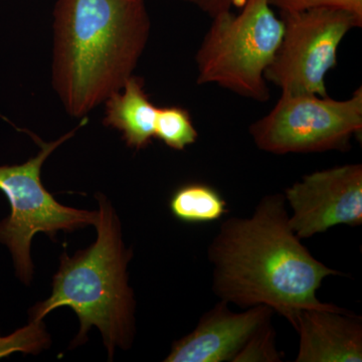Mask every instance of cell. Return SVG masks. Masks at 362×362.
<instances>
[{
	"label": "cell",
	"instance_id": "cell-17",
	"mask_svg": "<svg viewBox=\"0 0 362 362\" xmlns=\"http://www.w3.org/2000/svg\"><path fill=\"white\" fill-rule=\"evenodd\" d=\"M188 4L199 7L211 18L221 13L230 11L233 7H242L247 0H185Z\"/></svg>",
	"mask_w": 362,
	"mask_h": 362
},
{
	"label": "cell",
	"instance_id": "cell-16",
	"mask_svg": "<svg viewBox=\"0 0 362 362\" xmlns=\"http://www.w3.org/2000/svg\"><path fill=\"white\" fill-rule=\"evenodd\" d=\"M280 13L309 11V9H340L362 18V0H269Z\"/></svg>",
	"mask_w": 362,
	"mask_h": 362
},
{
	"label": "cell",
	"instance_id": "cell-12",
	"mask_svg": "<svg viewBox=\"0 0 362 362\" xmlns=\"http://www.w3.org/2000/svg\"><path fill=\"white\" fill-rule=\"evenodd\" d=\"M169 209L182 223H207L221 220L228 213V204L216 188L206 183L190 182L173 192Z\"/></svg>",
	"mask_w": 362,
	"mask_h": 362
},
{
	"label": "cell",
	"instance_id": "cell-3",
	"mask_svg": "<svg viewBox=\"0 0 362 362\" xmlns=\"http://www.w3.org/2000/svg\"><path fill=\"white\" fill-rule=\"evenodd\" d=\"M97 199L96 242L74 256L62 255L51 297L33 307L30 321L42 322L49 312L70 307L80 320V331L71 345L85 343L95 326L103 337L111 361L116 347L129 349L134 339L135 300L127 275L133 254L124 245L113 206L103 195Z\"/></svg>",
	"mask_w": 362,
	"mask_h": 362
},
{
	"label": "cell",
	"instance_id": "cell-14",
	"mask_svg": "<svg viewBox=\"0 0 362 362\" xmlns=\"http://www.w3.org/2000/svg\"><path fill=\"white\" fill-rule=\"evenodd\" d=\"M283 354L276 345V331L272 321L252 333L233 362H281Z\"/></svg>",
	"mask_w": 362,
	"mask_h": 362
},
{
	"label": "cell",
	"instance_id": "cell-11",
	"mask_svg": "<svg viewBox=\"0 0 362 362\" xmlns=\"http://www.w3.org/2000/svg\"><path fill=\"white\" fill-rule=\"evenodd\" d=\"M105 126L122 134L128 147L141 150L154 138L157 107L150 101L141 78L131 76L122 89L105 101Z\"/></svg>",
	"mask_w": 362,
	"mask_h": 362
},
{
	"label": "cell",
	"instance_id": "cell-2",
	"mask_svg": "<svg viewBox=\"0 0 362 362\" xmlns=\"http://www.w3.org/2000/svg\"><path fill=\"white\" fill-rule=\"evenodd\" d=\"M52 85L73 117L122 89L150 33L144 0H58Z\"/></svg>",
	"mask_w": 362,
	"mask_h": 362
},
{
	"label": "cell",
	"instance_id": "cell-15",
	"mask_svg": "<svg viewBox=\"0 0 362 362\" xmlns=\"http://www.w3.org/2000/svg\"><path fill=\"white\" fill-rule=\"evenodd\" d=\"M42 322L30 321L28 327L13 333L8 337H0V357L13 351L35 352L44 349L49 338L42 327Z\"/></svg>",
	"mask_w": 362,
	"mask_h": 362
},
{
	"label": "cell",
	"instance_id": "cell-9",
	"mask_svg": "<svg viewBox=\"0 0 362 362\" xmlns=\"http://www.w3.org/2000/svg\"><path fill=\"white\" fill-rule=\"evenodd\" d=\"M228 303L214 305L199 318L197 327L173 343L165 362H233L255 331L272 321L265 305L233 312Z\"/></svg>",
	"mask_w": 362,
	"mask_h": 362
},
{
	"label": "cell",
	"instance_id": "cell-10",
	"mask_svg": "<svg viewBox=\"0 0 362 362\" xmlns=\"http://www.w3.org/2000/svg\"><path fill=\"white\" fill-rule=\"evenodd\" d=\"M299 335L295 362H361L362 319L327 303L298 311L290 322Z\"/></svg>",
	"mask_w": 362,
	"mask_h": 362
},
{
	"label": "cell",
	"instance_id": "cell-1",
	"mask_svg": "<svg viewBox=\"0 0 362 362\" xmlns=\"http://www.w3.org/2000/svg\"><path fill=\"white\" fill-rule=\"evenodd\" d=\"M211 288L221 301L242 309L265 305L291 322L302 309L322 307L323 281L341 272L324 265L289 223L283 194L259 199L247 218H228L207 247Z\"/></svg>",
	"mask_w": 362,
	"mask_h": 362
},
{
	"label": "cell",
	"instance_id": "cell-13",
	"mask_svg": "<svg viewBox=\"0 0 362 362\" xmlns=\"http://www.w3.org/2000/svg\"><path fill=\"white\" fill-rule=\"evenodd\" d=\"M154 137L173 150H185L197 142L195 129L189 112L180 106L157 108Z\"/></svg>",
	"mask_w": 362,
	"mask_h": 362
},
{
	"label": "cell",
	"instance_id": "cell-6",
	"mask_svg": "<svg viewBox=\"0 0 362 362\" xmlns=\"http://www.w3.org/2000/svg\"><path fill=\"white\" fill-rule=\"evenodd\" d=\"M361 131V87L342 101L282 93L273 109L249 129L259 150L276 156L344 151Z\"/></svg>",
	"mask_w": 362,
	"mask_h": 362
},
{
	"label": "cell",
	"instance_id": "cell-7",
	"mask_svg": "<svg viewBox=\"0 0 362 362\" xmlns=\"http://www.w3.org/2000/svg\"><path fill=\"white\" fill-rule=\"evenodd\" d=\"M284 25L275 58L266 70L267 82L283 94L327 97L325 77L337 64L345 35L361 28L362 18L340 9H309L281 13Z\"/></svg>",
	"mask_w": 362,
	"mask_h": 362
},
{
	"label": "cell",
	"instance_id": "cell-5",
	"mask_svg": "<svg viewBox=\"0 0 362 362\" xmlns=\"http://www.w3.org/2000/svg\"><path fill=\"white\" fill-rule=\"evenodd\" d=\"M80 127L49 143L35 138L40 145L37 156L20 165L0 166V190L11 207V214L0 221V243L8 247L16 275L26 285L33 276L30 246L37 233H44L54 239L59 230L71 233L96 223L98 211L63 206L45 189L40 180L45 160Z\"/></svg>",
	"mask_w": 362,
	"mask_h": 362
},
{
	"label": "cell",
	"instance_id": "cell-8",
	"mask_svg": "<svg viewBox=\"0 0 362 362\" xmlns=\"http://www.w3.org/2000/svg\"><path fill=\"white\" fill-rule=\"evenodd\" d=\"M289 223L299 239H310L333 226L362 223V165L345 164L304 175L286 188Z\"/></svg>",
	"mask_w": 362,
	"mask_h": 362
},
{
	"label": "cell",
	"instance_id": "cell-4",
	"mask_svg": "<svg viewBox=\"0 0 362 362\" xmlns=\"http://www.w3.org/2000/svg\"><path fill=\"white\" fill-rule=\"evenodd\" d=\"M283 32V21L269 0H247L239 14H216L195 56L197 84H216L254 101H268L265 73Z\"/></svg>",
	"mask_w": 362,
	"mask_h": 362
}]
</instances>
